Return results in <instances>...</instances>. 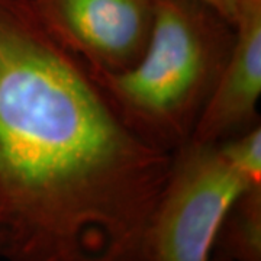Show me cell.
Here are the masks:
<instances>
[{"instance_id":"cell-1","label":"cell","mask_w":261,"mask_h":261,"mask_svg":"<svg viewBox=\"0 0 261 261\" xmlns=\"http://www.w3.org/2000/svg\"><path fill=\"white\" fill-rule=\"evenodd\" d=\"M171 160L31 0H0L2 260L138 261Z\"/></svg>"},{"instance_id":"cell-2","label":"cell","mask_w":261,"mask_h":261,"mask_svg":"<svg viewBox=\"0 0 261 261\" xmlns=\"http://www.w3.org/2000/svg\"><path fill=\"white\" fill-rule=\"evenodd\" d=\"M233 22L206 0H154L148 45L119 73L93 71L121 119L174 154L190 142L232 51Z\"/></svg>"},{"instance_id":"cell-3","label":"cell","mask_w":261,"mask_h":261,"mask_svg":"<svg viewBox=\"0 0 261 261\" xmlns=\"http://www.w3.org/2000/svg\"><path fill=\"white\" fill-rule=\"evenodd\" d=\"M254 185L219 145L187 144L176 151L142 237L141 261H211L226 211Z\"/></svg>"},{"instance_id":"cell-4","label":"cell","mask_w":261,"mask_h":261,"mask_svg":"<svg viewBox=\"0 0 261 261\" xmlns=\"http://www.w3.org/2000/svg\"><path fill=\"white\" fill-rule=\"evenodd\" d=\"M31 2L48 32L93 71L128 70L148 45L154 0Z\"/></svg>"},{"instance_id":"cell-5","label":"cell","mask_w":261,"mask_h":261,"mask_svg":"<svg viewBox=\"0 0 261 261\" xmlns=\"http://www.w3.org/2000/svg\"><path fill=\"white\" fill-rule=\"evenodd\" d=\"M235 41L189 144L218 145L258 125L261 96V0H243Z\"/></svg>"},{"instance_id":"cell-6","label":"cell","mask_w":261,"mask_h":261,"mask_svg":"<svg viewBox=\"0 0 261 261\" xmlns=\"http://www.w3.org/2000/svg\"><path fill=\"white\" fill-rule=\"evenodd\" d=\"M212 255L261 261V185L247 187L229 206L216 232Z\"/></svg>"},{"instance_id":"cell-7","label":"cell","mask_w":261,"mask_h":261,"mask_svg":"<svg viewBox=\"0 0 261 261\" xmlns=\"http://www.w3.org/2000/svg\"><path fill=\"white\" fill-rule=\"evenodd\" d=\"M224 157L251 183L261 185V126L218 144Z\"/></svg>"},{"instance_id":"cell-8","label":"cell","mask_w":261,"mask_h":261,"mask_svg":"<svg viewBox=\"0 0 261 261\" xmlns=\"http://www.w3.org/2000/svg\"><path fill=\"white\" fill-rule=\"evenodd\" d=\"M206 2H209L212 6H215L225 18H228L231 22H233L238 8H240L243 0H206Z\"/></svg>"},{"instance_id":"cell-9","label":"cell","mask_w":261,"mask_h":261,"mask_svg":"<svg viewBox=\"0 0 261 261\" xmlns=\"http://www.w3.org/2000/svg\"><path fill=\"white\" fill-rule=\"evenodd\" d=\"M211 261H229V260H225V258H219V257H211Z\"/></svg>"},{"instance_id":"cell-10","label":"cell","mask_w":261,"mask_h":261,"mask_svg":"<svg viewBox=\"0 0 261 261\" xmlns=\"http://www.w3.org/2000/svg\"><path fill=\"white\" fill-rule=\"evenodd\" d=\"M138 261H141V258H140V260H138Z\"/></svg>"}]
</instances>
